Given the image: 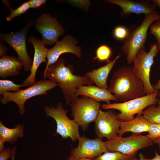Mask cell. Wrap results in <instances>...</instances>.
I'll return each instance as SVG.
<instances>
[{"instance_id":"5","label":"cell","mask_w":160,"mask_h":160,"mask_svg":"<svg viewBox=\"0 0 160 160\" xmlns=\"http://www.w3.org/2000/svg\"><path fill=\"white\" fill-rule=\"evenodd\" d=\"M160 51L156 42L150 44L149 50L148 52L145 51V47L140 49L133 60V70L142 81L146 95L158 91L154 89L151 83L150 72L152 66L154 63V58Z\"/></svg>"},{"instance_id":"30","label":"cell","mask_w":160,"mask_h":160,"mask_svg":"<svg viewBox=\"0 0 160 160\" xmlns=\"http://www.w3.org/2000/svg\"><path fill=\"white\" fill-rule=\"evenodd\" d=\"M0 160H7L11 158L13 153V149L10 147L4 148L0 152Z\"/></svg>"},{"instance_id":"33","label":"cell","mask_w":160,"mask_h":160,"mask_svg":"<svg viewBox=\"0 0 160 160\" xmlns=\"http://www.w3.org/2000/svg\"><path fill=\"white\" fill-rule=\"evenodd\" d=\"M7 48L4 44L1 41L0 45V56L2 57L6 56Z\"/></svg>"},{"instance_id":"19","label":"cell","mask_w":160,"mask_h":160,"mask_svg":"<svg viewBox=\"0 0 160 160\" xmlns=\"http://www.w3.org/2000/svg\"><path fill=\"white\" fill-rule=\"evenodd\" d=\"M117 55L112 61L105 65L97 69H93L87 73V75L98 87L103 89H107V79L109 74L117 60L121 56Z\"/></svg>"},{"instance_id":"11","label":"cell","mask_w":160,"mask_h":160,"mask_svg":"<svg viewBox=\"0 0 160 160\" xmlns=\"http://www.w3.org/2000/svg\"><path fill=\"white\" fill-rule=\"evenodd\" d=\"M35 25L36 30L42 36V40L48 45L56 43L59 37L65 32L60 23L48 13L43 14L37 18Z\"/></svg>"},{"instance_id":"32","label":"cell","mask_w":160,"mask_h":160,"mask_svg":"<svg viewBox=\"0 0 160 160\" xmlns=\"http://www.w3.org/2000/svg\"><path fill=\"white\" fill-rule=\"evenodd\" d=\"M139 160H160V155L157 151L155 152V156L154 158L151 159L146 158L142 153L139 154Z\"/></svg>"},{"instance_id":"38","label":"cell","mask_w":160,"mask_h":160,"mask_svg":"<svg viewBox=\"0 0 160 160\" xmlns=\"http://www.w3.org/2000/svg\"><path fill=\"white\" fill-rule=\"evenodd\" d=\"M75 159L73 156L71 154H70L65 160H75Z\"/></svg>"},{"instance_id":"41","label":"cell","mask_w":160,"mask_h":160,"mask_svg":"<svg viewBox=\"0 0 160 160\" xmlns=\"http://www.w3.org/2000/svg\"><path fill=\"white\" fill-rule=\"evenodd\" d=\"M157 106L159 108H160V103L159 104V105Z\"/></svg>"},{"instance_id":"40","label":"cell","mask_w":160,"mask_h":160,"mask_svg":"<svg viewBox=\"0 0 160 160\" xmlns=\"http://www.w3.org/2000/svg\"><path fill=\"white\" fill-rule=\"evenodd\" d=\"M131 160H138L135 157L132 158Z\"/></svg>"},{"instance_id":"25","label":"cell","mask_w":160,"mask_h":160,"mask_svg":"<svg viewBox=\"0 0 160 160\" xmlns=\"http://www.w3.org/2000/svg\"><path fill=\"white\" fill-rule=\"evenodd\" d=\"M112 54L111 48L105 44L100 46L97 49L96 52V57L94 60L97 59L100 62L107 61L110 62L109 59Z\"/></svg>"},{"instance_id":"16","label":"cell","mask_w":160,"mask_h":160,"mask_svg":"<svg viewBox=\"0 0 160 160\" xmlns=\"http://www.w3.org/2000/svg\"><path fill=\"white\" fill-rule=\"evenodd\" d=\"M106 2L116 4L122 9L121 14L123 16L132 13L137 14H150L157 12L155 10L156 5L147 0L134 1L130 0H107Z\"/></svg>"},{"instance_id":"21","label":"cell","mask_w":160,"mask_h":160,"mask_svg":"<svg viewBox=\"0 0 160 160\" xmlns=\"http://www.w3.org/2000/svg\"><path fill=\"white\" fill-rule=\"evenodd\" d=\"M24 126L18 124L13 128L5 127L1 121H0V152L4 148V144L6 142L12 144L18 138L23 137L24 135Z\"/></svg>"},{"instance_id":"18","label":"cell","mask_w":160,"mask_h":160,"mask_svg":"<svg viewBox=\"0 0 160 160\" xmlns=\"http://www.w3.org/2000/svg\"><path fill=\"white\" fill-rule=\"evenodd\" d=\"M151 124L143 117L142 114H137L132 120L120 121L118 136L122 137L124 133L127 132H131L133 133L136 134L148 132Z\"/></svg>"},{"instance_id":"28","label":"cell","mask_w":160,"mask_h":160,"mask_svg":"<svg viewBox=\"0 0 160 160\" xmlns=\"http://www.w3.org/2000/svg\"><path fill=\"white\" fill-rule=\"evenodd\" d=\"M148 137L153 141L160 137V124H151L148 132Z\"/></svg>"},{"instance_id":"6","label":"cell","mask_w":160,"mask_h":160,"mask_svg":"<svg viewBox=\"0 0 160 160\" xmlns=\"http://www.w3.org/2000/svg\"><path fill=\"white\" fill-rule=\"evenodd\" d=\"M57 85V83L49 79L40 80L27 88L20 89L17 92H4L2 95L0 102L3 104L10 102H14L18 107L20 113L23 115L25 111V103L27 100L37 95H46L48 91Z\"/></svg>"},{"instance_id":"12","label":"cell","mask_w":160,"mask_h":160,"mask_svg":"<svg viewBox=\"0 0 160 160\" xmlns=\"http://www.w3.org/2000/svg\"><path fill=\"white\" fill-rule=\"evenodd\" d=\"M95 123V131L97 137H105L108 140L119 136L120 121L113 110L104 112L100 109Z\"/></svg>"},{"instance_id":"37","label":"cell","mask_w":160,"mask_h":160,"mask_svg":"<svg viewBox=\"0 0 160 160\" xmlns=\"http://www.w3.org/2000/svg\"><path fill=\"white\" fill-rule=\"evenodd\" d=\"M151 1L160 8V0H152Z\"/></svg>"},{"instance_id":"23","label":"cell","mask_w":160,"mask_h":160,"mask_svg":"<svg viewBox=\"0 0 160 160\" xmlns=\"http://www.w3.org/2000/svg\"><path fill=\"white\" fill-rule=\"evenodd\" d=\"M132 158L119 152L108 151L92 160H131Z\"/></svg>"},{"instance_id":"36","label":"cell","mask_w":160,"mask_h":160,"mask_svg":"<svg viewBox=\"0 0 160 160\" xmlns=\"http://www.w3.org/2000/svg\"><path fill=\"white\" fill-rule=\"evenodd\" d=\"M153 141L154 143L158 145L160 152V137L156 139Z\"/></svg>"},{"instance_id":"27","label":"cell","mask_w":160,"mask_h":160,"mask_svg":"<svg viewBox=\"0 0 160 160\" xmlns=\"http://www.w3.org/2000/svg\"><path fill=\"white\" fill-rule=\"evenodd\" d=\"M128 33V29L122 25L115 27L113 31L114 37L119 40L125 39L127 36Z\"/></svg>"},{"instance_id":"15","label":"cell","mask_w":160,"mask_h":160,"mask_svg":"<svg viewBox=\"0 0 160 160\" xmlns=\"http://www.w3.org/2000/svg\"><path fill=\"white\" fill-rule=\"evenodd\" d=\"M28 41L33 45L34 53L29 75L23 81L22 84L30 86L36 82L35 77L38 68L43 62L47 63V56L49 49L45 46L42 40L32 36L28 38Z\"/></svg>"},{"instance_id":"1","label":"cell","mask_w":160,"mask_h":160,"mask_svg":"<svg viewBox=\"0 0 160 160\" xmlns=\"http://www.w3.org/2000/svg\"><path fill=\"white\" fill-rule=\"evenodd\" d=\"M73 65L66 66L65 59L61 58L45 68L44 73V79L48 78L58 84L62 90L67 105L71 104L78 97L75 95V91L79 87L93 83L86 75L79 76L73 74Z\"/></svg>"},{"instance_id":"29","label":"cell","mask_w":160,"mask_h":160,"mask_svg":"<svg viewBox=\"0 0 160 160\" xmlns=\"http://www.w3.org/2000/svg\"><path fill=\"white\" fill-rule=\"evenodd\" d=\"M150 27V33L156 38L160 50V20L155 21Z\"/></svg>"},{"instance_id":"24","label":"cell","mask_w":160,"mask_h":160,"mask_svg":"<svg viewBox=\"0 0 160 160\" xmlns=\"http://www.w3.org/2000/svg\"><path fill=\"white\" fill-rule=\"evenodd\" d=\"M9 9L11 13L10 14L6 17L7 21H10L16 17L24 14L29 9L31 8L28 1L24 2L15 9H12L10 8L8 1H3Z\"/></svg>"},{"instance_id":"17","label":"cell","mask_w":160,"mask_h":160,"mask_svg":"<svg viewBox=\"0 0 160 160\" xmlns=\"http://www.w3.org/2000/svg\"><path fill=\"white\" fill-rule=\"evenodd\" d=\"M76 97L80 95L89 97L99 102L104 101L106 104L110 103L111 100L118 101L108 89H103L92 85H81L75 91Z\"/></svg>"},{"instance_id":"31","label":"cell","mask_w":160,"mask_h":160,"mask_svg":"<svg viewBox=\"0 0 160 160\" xmlns=\"http://www.w3.org/2000/svg\"><path fill=\"white\" fill-rule=\"evenodd\" d=\"M46 0H31L28 1L31 8L36 9L40 7L42 5L45 4Z\"/></svg>"},{"instance_id":"3","label":"cell","mask_w":160,"mask_h":160,"mask_svg":"<svg viewBox=\"0 0 160 160\" xmlns=\"http://www.w3.org/2000/svg\"><path fill=\"white\" fill-rule=\"evenodd\" d=\"M159 20L160 14L158 12L145 15L139 26L134 25L128 29V34L121 47L122 52L126 56L127 65L131 64L138 51L145 47L148 28L153 23Z\"/></svg>"},{"instance_id":"10","label":"cell","mask_w":160,"mask_h":160,"mask_svg":"<svg viewBox=\"0 0 160 160\" xmlns=\"http://www.w3.org/2000/svg\"><path fill=\"white\" fill-rule=\"evenodd\" d=\"M32 23L30 21L28 23L23 29L16 32L0 33L1 39L6 42L15 50L25 71H30L33 63L28 54L26 43L27 34Z\"/></svg>"},{"instance_id":"13","label":"cell","mask_w":160,"mask_h":160,"mask_svg":"<svg viewBox=\"0 0 160 160\" xmlns=\"http://www.w3.org/2000/svg\"><path fill=\"white\" fill-rule=\"evenodd\" d=\"M79 144L76 148L72 149L71 154L75 159L80 158L93 159L103 153L109 151L105 142L98 137L94 139L87 138L84 135L78 139Z\"/></svg>"},{"instance_id":"8","label":"cell","mask_w":160,"mask_h":160,"mask_svg":"<svg viewBox=\"0 0 160 160\" xmlns=\"http://www.w3.org/2000/svg\"><path fill=\"white\" fill-rule=\"evenodd\" d=\"M47 116L52 118L57 124L56 133L63 139L70 137L75 142L80 136L79 132V123L67 117V111L65 109L61 103H59L56 107L46 105L44 108Z\"/></svg>"},{"instance_id":"4","label":"cell","mask_w":160,"mask_h":160,"mask_svg":"<svg viewBox=\"0 0 160 160\" xmlns=\"http://www.w3.org/2000/svg\"><path fill=\"white\" fill-rule=\"evenodd\" d=\"M159 92L154 93L130 100L122 103L103 104L102 108L104 109H114L120 111L117 114L120 121H125L133 119L136 114H142L144 110L149 106L156 105L159 103L157 97Z\"/></svg>"},{"instance_id":"22","label":"cell","mask_w":160,"mask_h":160,"mask_svg":"<svg viewBox=\"0 0 160 160\" xmlns=\"http://www.w3.org/2000/svg\"><path fill=\"white\" fill-rule=\"evenodd\" d=\"M143 117L151 124H160V108L152 105L147 107L143 111Z\"/></svg>"},{"instance_id":"34","label":"cell","mask_w":160,"mask_h":160,"mask_svg":"<svg viewBox=\"0 0 160 160\" xmlns=\"http://www.w3.org/2000/svg\"><path fill=\"white\" fill-rule=\"evenodd\" d=\"M152 86L154 89L159 91L158 95L159 96H160V79L157 81L156 84L152 85ZM158 103L159 104L160 103V99L159 100Z\"/></svg>"},{"instance_id":"14","label":"cell","mask_w":160,"mask_h":160,"mask_svg":"<svg viewBox=\"0 0 160 160\" xmlns=\"http://www.w3.org/2000/svg\"><path fill=\"white\" fill-rule=\"evenodd\" d=\"M78 43V41L75 37L68 35L64 36L61 40H58L53 47L49 49L45 68L54 63L58 60L59 56L65 53H71L80 58L82 56L81 48L76 46Z\"/></svg>"},{"instance_id":"9","label":"cell","mask_w":160,"mask_h":160,"mask_svg":"<svg viewBox=\"0 0 160 160\" xmlns=\"http://www.w3.org/2000/svg\"><path fill=\"white\" fill-rule=\"evenodd\" d=\"M73 119L81 126L84 131L89 127V124L95 122L98 116L101 104L89 97L83 96L77 97L70 104Z\"/></svg>"},{"instance_id":"20","label":"cell","mask_w":160,"mask_h":160,"mask_svg":"<svg viewBox=\"0 0 160 160\" xmlns=\"http://www.w3.org/2000/svg\"><path fill=\"white\" fill-rule=\"evenodd\" d=\"M23 64L19 58L5 56L0 58V76L5 78L18 75Z\"/></svg>"},{"instance_id":"39","label":"cell","mask_w":160,"mask_h":160,"mask_svg":"<svg viewBox=\"0 0 160 160\" xmlns=\"http://www.w3.org/2000/svg\"><path fill=\"white\" fill-rule=\"evenodd\" d=\"M75 160H92V159L89 158H80L75 159Z\"/></svg>"},{"instance_id":"7","label":"cell","mask_w":160,"mask_h":160,"mask_svg":"<svg viewBox=\"0 0 160 160\" xmlns=\"http://www.w3.org/2000/svg\"><path fill=\"white\" fill-rule=\"evenodd\" d=\"M105 143L109 151L119 152L132 158L135 157L139 150L152 146L154 143L147 135L133 133L126 137L118 136Z\"/></svg>"},{"instance_id":"2","label":"cell","mask_w":160,"mask_h":160,"mask_svg":"<svg viewBox=\"0 0 160 160\" xmlns=\"http://www.w3.org/2000/svg\"><path fill=\"white\" fill-rule=\"evenodd\" d=\"M108 89L118 100L124 102L146 95L143 83L132 66H122L114 72Z\"/></svg>"},{"instance_id":"26","label":"cell","mask_w":160,"mask_h":160,"mask_svg":"<svg viewBox=\"0 0 160 160\" xmlns=\"http://www.w3.org/2000/svg\"><path fill=\"white\" fill-rule=\"evenodd\" d=\"M26 86L23 84H15L12 81L8 80H0V95H2L4 92L9 91L17 92L20 91V88Z\"/></svg>"},{"instance_id":"35","label":"cell","mask_w":160,"mask_h":160,"mask_svg":"<svg viewBox=\"0 0 160 160\" xmlns=\"http://www.w3.org/2000/svg\"><path fill=\"white\" fill-rule=\"evenodd\" d=\"M16 148H17V147L15 146H14L13 147V148L12 149L13 150V153H12V156L11 158L12 160H15V156L16 154Z\"/></svg>"}]
</instances>
